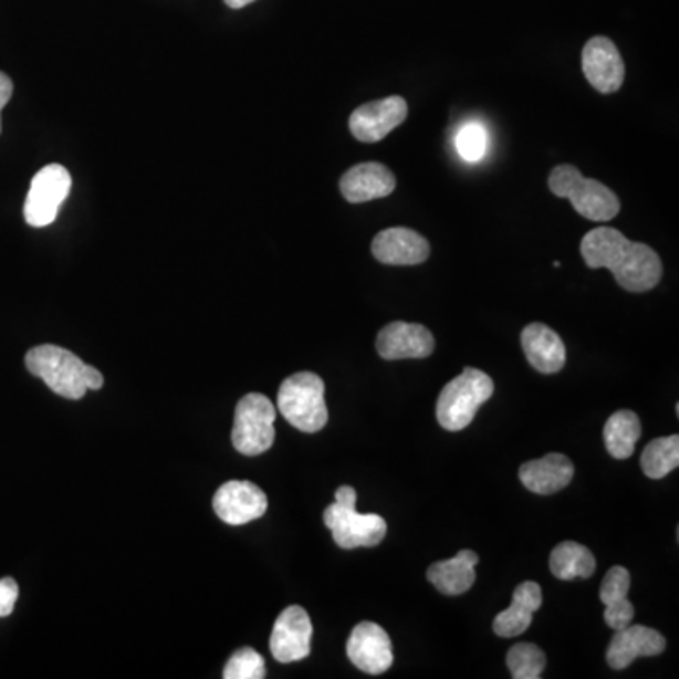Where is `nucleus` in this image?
<instances>
[{
	"label": "nucleus",
	"mask_w": 679,
	"mask_h": 679,
	"mask_svg": "<svg viewBox=\"0 0 679 679\" xmlns=\"http://www.w3.org/2000/svg\"><path fill=\"white\" fill-rule=\"evenodd\" d=\"M395 187H397L395 174L382 163L355 165L340 180V191L352 205L389 197Z\"/></svg>",
	"instance_id": "17"
},
{
	"label": "nucleus",
	"mask_w": 679,
	"mask_h": 679,
	"mask_svg": "<svg viewBox=\"0 0 679 679\" xmlns=\"http://www.w3.org/2000/svg\"><path fill=\"white\" fill-rule=\"evenodd\" d=\"M25 365L32 376L44 379L59 397L71 400L84 397L90 389L98 391L104 385L103 374L95 366L85 365L74 353L52 344L32 347Z\"/></svg>",
	"instance_id": "2"
},
{
	"label": "nucleus",
	"mask_w": 679,
	"mask_h": 679,
	"mask_svg": "<svg viewBox=\"0 0 679 679\" xmlns=\"http://www.w3.org/2000/svg\"><path fill=\"white\" fill-rule=\"evenodd\" d=\"M579 251L589 269H608L617 283L630 293H646L657 288L662 263L657 251L628 240L621 231L598 227L585 234Z\"/></svg>",
	"instance_id": "1"
},
{
	"label": "nucleus",
	"mask_w": 679,
	"mask_h": 679,
	"mask_svg": "<svg viewBox=\"0 0 679 679\" xmlns=\"http://www.w3.org/2000/svg\"><path fill=\"white\" fill-rule=\"evenodd\" d=\"M347 657L363 672L378 676L391 668V638L376 623H359L347 640Z\"/></svg>",
	"instance_id": "13"
},
{
	"label": "nucleus",
	"mask_w": 679,
	"mask_h": 679,
	"mask_svg": "<svg viewBox=\"0 0 679 679\" xmlns=\"http://www.w3.org/2000/svg\"><path fill=\"white\" fill-rule=\"evenodd\" d=\"M336 502L323 513V521L333 532L334 542L342 550L374 547L387 534V523L378 513L357 512V493L349 485L336 489Z\"/></svg>",
	"instance_id": "3"
},
{
	"label": "nucleus",
	"mask_w": 679,
	"mask_h": 679,
	"mask_svg": "<svg viewBox=\"0 0 679 679\" xmlns=\"http://www.w3.org/2000/svg\"><path fill=\"white\" fill-rule=\"evenodd\" d=\"M278 410L302 432H317L328 421L325 384L314 372H299L280 385Z\"/></svg>",
	"instance_id": "6"
},
{
	"label": "nucleus",
	"mask_w": 679,
	"mask_h": 679,
	"mask_svg": "<svg viewBox=\"0 0 679 679\" xmlns=\"http://www.w3.org/2000/svg\"><path fill=\"white\" fill-rule=\"evenodd\" d=\"M476 564H478V555L470 550H462L449 561L432 564L427 572V577L430 584L443 595H462L474 585Z\"/></svg>",
	"instance_id": "22"
},
{
	"label": "nucleus",
	"mask_w": 679,
	"mask_h": 679,
	"mask_svg": "<svg viewBox=\"0 0 679 679\" xmlns=\"http://www.w3.org/2000/svg\"><path fill=\"white\" fill-rule=\"evenodd\" d=\"M457 152L468 163H478L488 154L489 135L481 123H467L459 128L456 138Z\"/></svg>",
	"instance_id": "28"
},
{
	"label": "nucleus",
	"mask_w": 679,
	"mask_h": 679,
	"mask_svg": "<svg viewBox=\"0 0 679 679\" xmlns=\"http://www.w3.org/2000/svg\"><path fill=\"white\" fill-rule=\"evenodd\" d=\"M494 384L485 372L478 368H464L461 376L451 379L438 398L436 417L443 429H467L474 421L481 404L493 397Z\"/></svg>",
	"instance_id": "5"
},
{
	"label": "nucleus",
	"mask_w": 679,
	"mask_h": 679,
	"mask_svg": "<svg viewBox=\"0 0 679 679\" xmlns=\"http://www.w3.org/2000/svg\"><path fill=\"white\" fill-rule=\"evenodd\" d=\"M550 191L568 199L582 218L609 221L621 210L616 192L600 181L589 180L572 165H558L550 174Z\"/></svg>",
	"instance_id": "4"
},
{
	"label": "nucleus",
	"mask_w": 679,
	"mask_h": 679,
	"mask_svg": "<svg viewBox=\"0 0 679 679\" xmlns=\"http://www.w3.org/2000/svg\"><path fill=\"white\" fill-rule=\"evenodd\" d=\"M574 478V464L561 453L529 461L520 468V480L529 491L536 494H553L566 488Z\"/></svg>",
	"instance_id": "19"
},
{
	"label": "nucleus",
	"mask_w": 679,
	"mask_h": 679,
	"mask_svg": "<svg viewBox=\"0 0 679 679\" xmlns=\"http://www.w3.org/2000/svg\"><path fill=\"white\" fill-rule=\"evenodd\" d=\"M376 347L385 361L425 359L435 352V336L419 323L395 321L379 331Z\"/></svg>",
	"instance_id": "14"
},
{
	"label": "nucleus",
	"mask_w": 679,
	"mask_h": 679,
	"mask_svg": "<svg viewBox=\"0 0 679 679\" xmlns=\"http://www.w3.org/2000/svg\"><path fill=\"white\" fill-rule=\"evenodd\" d=\"M521 346L534 370L557 374L566 365V347L553 328L544 323H531L521 333Z\"/></svg>",
	"instance_id": "18"
},
{
	"label": "nucleus",
	"mask_w": 679,
	"mask_h": 679,
	"mask_svg": "<svg viewBox=\"0 0 679 679\" xmlns=\"http://www.w3.org/2000/svg\"><path fill=\"white\" fill-rule=\"evenodd\" d=\"M582 66L585 77L598 93L609 95L621 90L625 63L617 45L606 36H595L585 44Z\"/></svg>",
	"instance_id": "12"
},
{
	"label": "nucleus",
	"mask_w": 679,
	"mask_h": 679,
	"mask_svg": "<svg viewBox=\"0 0 679 679\" xmlns=\"http://www.w3.org/2000/svg\"><path fill=\"white\" fill-rule=\"evenodd\" d=\"M406 116L408 104L403 96H387L355 109L349 117V130L357 140L374 144L384 140L393 128L403 125Z\"/></svg>",
	"instance_id": "11"
},
{
	"label": "nucleus",
	"mask_w": 679,
	"mask_h": 679,
	"mask_svg": "<svg viewBox=\"0 0 679 679\" xmlns=\"http://www.w3.org/2000/svg\"><path fill=\"white\" fill-rule=\"evenodd\" d=\"M269 499L263 489L251 481H227L213 494V512L229 525H246L263 518Z\"/></svg>",
	"instance_id": "9"
},
{
	"label": "nucleus",
	"mask_w": 679,
	"mask_h": 679,
	"mask_svg": "<svg viewBox=\"0 0 679 679\" xmlns=\"http://www.w3.org/2000/svg\"><path fill=\"white\" fill-rule=\"evenodd\" d=\"M372 253L379 263L393 267H411L429 259L430 244L427 238L406 227H393L379 232L372 242Z\"/></svg>",
	"instance_id": "15"
},
{
	"label": "nucleus",
	"mask_w": 679,
	"mask_h": 679,
	"mask_svg": "<svg viewBox=\"0 0 679 679\" xmlns=\"http://www.w3.org/2000/svg\"><path fill=\"white\" fill-rule=\"evenodd\" d=\"M71 187V174L63 165H48L39 170L32 178L23 208L27 223L36 229L52 224L58 219L59 208L69 197Z\"/></svg>",
	"instance_id": "8"
},
{
	"label": "nucleus",
	"mask_w": 679,
	"mask_h": 679,
	"mask_svg": "<svg viewBox=\"0 0 679 679\" xmlns=\"http://www.w3.org/2000/svg\"><path fill=\"white\" fill-rule=\"evenodd\" d=\"M314 627L306 609L289 606L283 609L270 636V651L280 662H295L306 659L312 649Z\"/></svg>",
	"instance_id": "10"
},
{
	"label": "nucleus",
	"mask_w": 679,
	"mask_h": 679,
	"mask_svg": "<svg viewBox=\"0 0 679 679\" xmlns=\"http://www.w3.org/2000/svg\"><path fill=\"white\" fill-rule=\"evenodd\" d=\"M552 574L558 579H574V577H591L596 568L593 553L585 545L577 542H563L552 552L550 557Z\"/></svg>",
	"instance_id": "24"
},
{
	"label": "nucleus",
	"mask_w": 679,
	"mask_h": 679,
	"mask_svg": "<svg viewBox=\"0 0 679 679\" xmlns=\"http://www.w3.org/2000/svg\"><path fill=\"white\" fill-rule=\"evenodd\" d=\"M264 659L253 648H240L223 668L224 679H263Z\"/></svg>",
	"instance_id": "27"
},
{
	"label": "nucleus",
	"mask_w": 679,
	"mask_h": 679,
	"mask_svg": "<svg viewBox=\"0 0 679 679\" xmlns=\"http://www.w3.org/2000/svg\"><path fill=\"white\" fill-rule=\"evenodd\" d=\"M630 589V574L625 566H612L604 576L600 587V600L606 606L604 621L609 628L619 630L635 619V606L628 600Z\"/></svg>",
	"instance_id": "21"
},
{
	"label": "nucleus",
	"mask_w": 679,
	"mask_h": 679,
	"mask_svg": "<svg viewBox=\"0 0 679 679\" xmlns=\"http://www.w3.org/2000/svg\"><path fill=\"white\" fill-rule=\"evenodd\" d=\"M13 95V84L12 80L4 74V72H0V114H2V109L10 103V98ZM0 133H2V119H0Z\"/></svg>",
	"instance_id": "30"
},
{
	"label": "nucleus",
	"mask_w": 679,
	"mask_h": 679,
	"mask_svg": "<svg viewBox=\"0 0 679 679\" xmlns=\"http://www.w3.org/2000/svg\"><path fill=\"white\" fill-rule=\"evenodd\" d=\"M508 668L515 679H539L544 672L545 654L534 644H515L506 655Z\"/></svg>",
	"instance_id": "26"
},
{
	"label": "nucleus",
	"mask_w": 679,
	"mask_h": 679,
	"mask_svg": "<svg viewBox=\"0 0 679 679\" xmlns=\"http://www.w3.org/2000/svg\"><path fill=\"white\" fill-rule=\"evenodd\" d=\"M540 606H542V587L539 584L525 582L518 585L510 608L494 617V635L502 638L523 635L526 628L531 627L532 616L539 612Z\"/></svg>",
	"instance_id": "20"
},
{
	"label": "nucleus",
	"mask_w": 679,
	"mask_h": 679,
	"mask_svg": "<svg viewBox=\"0 0 679 679\" xmlns=\"http://www.w3.org/2000/svg\"><path fill=\"white\" fill-rule=\"evenodd\" d=\"M644 474L651 480H662L679 464V436H662L646 446L640 459Z\"/></svg>",
	"instance_id": "25"
},
{
	"label": "nucleus",
	"mask_w": 679,
	"mask_h": 679,
	"mask_svg": "<svg viewBox=\"0 0 679 679\" xmlns=\"http://www.w3.org/2000/svg\"><path fill=\"white\" fill-rule=\"evenodd\" d=\"M20 587L12 577L0 579V617H8L13 612V606L18 603Z\"/></svg>",
	"instance_id": "29"
},
{
	"label": "nucleus",
	"mask_w": 679,
	"mask_h": 679,
	"mask_svg": "<svg viewBox=\"0 0 679 679\" xmlns=\"http://www.w3.org/2000/svg\"><path fill=\"white\" fill-rule=\"evenodd\" d=\"M251 2H255V0H224V4H227V7L234 8V10H238V8L248 7V4H251Z\"/></svg>",
	"instance_id": "31"
},
{
	"label": "nucleus",
	"mask_w": 679,
	"mask_h": 679,
	"mask_svg": "<svg viewBox=\"0 0 679 679\" xmlns=\"http://www.w3.org/2000/svg\"><path fill=\"white\" fill-rule=\"evenodd\" d=\"M641 424L635 411L619 410L609 417L604 427V442L614 459H628L635 453L636 442L640 440Z\"/></svg>",
	"instance_id": "23"
},
{
	"label": "nucleus",
	"mask_w": 679,
	"mask_h": 679,
	"mask_svg": "<svg viewBox=\"0 0 679 679\" xmlns=\"http://www.w3.org/2000/svg\"><path fill=\"white\" fill-rule=\"evenodd\" d=\"M276 408L269 397L250 393L237 406L234 427H232V446L238 453L257 457L269 451L276 438L274 430Z\"/></svg>",
	"instance_id": "7"
},
{
	"label": "nucleus",
	"mask_w": 679,
	"mask_h": 679,
	"mask_svg": "<svg viewBox=\"0 0 679 679\" xmlns=\"http://www.w3.org/2000/svg\"><path fill=\"white\" fill-rule=\"evenodd\" d=\"M665 648L667 640L655 628L627 625L616 630V636L609 641L606 660L614 670H623L630 667L638 657H655L662 654Z\"/></svg>",
	"instance_id": "16"
}]
</instances>
